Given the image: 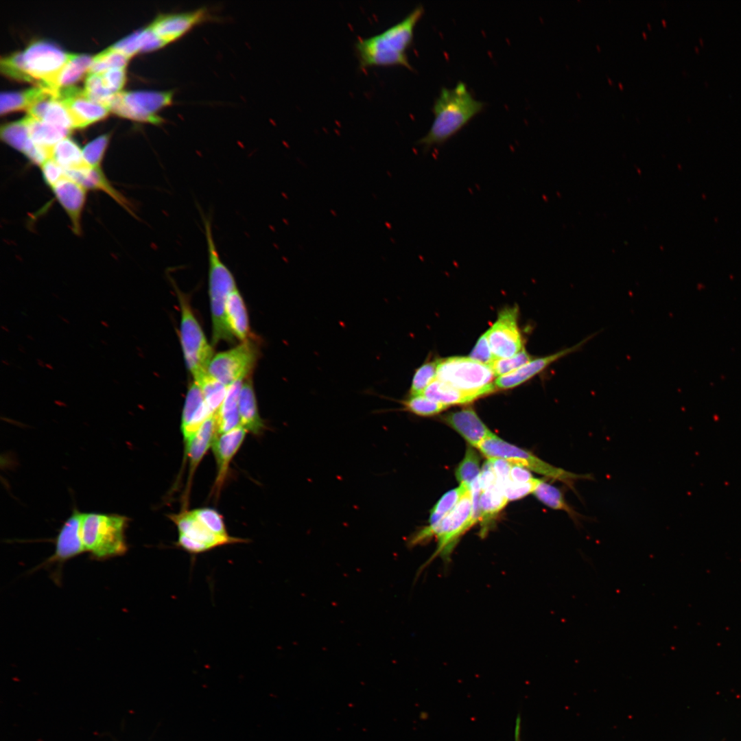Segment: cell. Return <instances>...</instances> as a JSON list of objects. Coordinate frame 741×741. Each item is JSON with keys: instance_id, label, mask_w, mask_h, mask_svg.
Segmentation results:
<instances>
[{"instance_id": "obj_1", "label": "cell", "mask_w": 741, "mask_h": 741, "mask_svg": "<svg viewBox=\"0 0 741 741\" xmlns=\"http://www.w3.org/2000/svg\"><path fill=\"white\" fill-rule=\"evenodd\" d=\"M423 12V6L418 5L402 20L381 32L357 38L354 51L359 68L366 70L372 67L403 66L412 70L406 51Z\"/></svg>"}, {"instance_id": "obj_2", "label": "cell", "mask_w": 741, "mask_h": 741, "mask_svg": "<svg viewBox=\"0 0 741 741\" xmlns=\"http://www.w3.org/2000/svg\"><path fill=\"white\" fill-rule=\"evenodd\" d=\"M484 106V102L473 97L462 82L453 89L443 87L434 102L432 124L417 144L425 150L443 144L480 113Z\"/></svg>"}, {"instance_id": "obj_3", "label": "cell", "mask_w": 741, "mask_h": 741, "mask_svg": "<svg viewBox=\"0 0 741 741\" xmlns=\"http://www.w3.org/2000/svg\"><path fill=\"white\" fill-rule=\"evenodd\" d=\"M209 261V292L212 320V343L220 341L233 342L226 316V304L229 294L237 287L231 271L222 260L215 242L211 220L202 217Z\"/></svg>"}, {"instance_id": "obj_4", "label": "cell", "mask_w": 741, "mask_h": 741, "mask_svg": "<svg viewBox=\"0 0 741 741\" xmlns=\"http://www.w3.org/2000/svg\"><path fill=\"white\" fill-rule=\"evenodd\" d=\"M129 519L115 513H82L81 535L86 550L95 560L126 554V530Z\"/></svg>"}, {"instance_id": "obj_5", "label": "cell", "mask_w": 741, "mask_h": 741, "mask_svg": "<svg viewBox=\"0 0 741 741\" xmlns=\"http://www.w3.org/2000/svg\"><path fill=\"white\" fill-rule=\"evenodd\" d=\"M494 377L489 366L469 357L438 360L436 379L477 399L495 392Z\"/></svg>"}, {"instance_id": "obj_6", "label": "cell", "mask_w": 741, "mask_h": 741, "mask_svg": "<svg viewBox=\"0 0 741 741\" xmlns=\"http://www.w3.org/2000/svg\"><path fill=\"white\" fill-rule=\"evenodd\" d=\"M487 458H501L546 478L572 486L574 481L588 480V474H578L555 467L532 453L504 441L496 434L484 440L478 447Z\"/></svg>"}, {"instance_id": "obj_7", "label": "cell", "mask_w": 741, "mask_h": 741, "mask_svg": "<svg viewBox=\"0 0 741 741\" xmlns=\"http://www.w3.org/2000/svg\"><path fill=\"white\" fill-rule=\"evenodd\" d=\"M180 306V342L188 369L198 378L207 372L213 351L208 343L189 304L188 297L181 292L171 279Z\"/></svg>"}, {"instance_id": "obj_8", "label": "cell", "mask_w": 741, "mask_h": 741, "mask_svg": "<svg viewBox=\"0 0 741 741\" xmlns=\"http://www.w3.org/2000/svg\"><path fill=\"white\" fill-rule=\"evenodd\" d=\"M23 70L27 82L58 91V80L71 54L48 42L30 43L23 51Z\"/></svg>"}, {"instance_id": "obj_9", "label": "cell", "mask_w": 741, "mask_h": 741, "mask_svg": "<svg viewBox=\"0 0 741 741\" xmlns=\"http://www.w3.org/2000/svg\"><path fill=\"white\" fill-rule=\"evenodd\" d=\"M174 96V90L119 91L113 95L109 109L133 120L161 124L164 119L158 112L172 105Z\"/></svg>"}, {"instance_id": "obj_10", "label": "cell", "mask_w": 741, "mask_h": 741, "mask_svg": "<svg viewBox=\"0 0 741 741\" xmlns=\"http://www.w3.org/2000/svg\"><path fill=\"white\" fill-rule=\"evenodd\" d=\"M478 521L479 518L473 513L470 489L463 495L454 509L430 532L427 541L435 537L437 545L435 552L422 568L437 556L448 561L460 537Z\"/></svg>"}, {"instance_id": "obj_11", "label": "cell", "mask_w": 741, "mask_h": 741, "mask_svg": "<svg viewBox=\"0 0 741 741\" xmlns=\"http://www.w3.org/2000/svg\"><path fill=\"white\" fill-rule=\"evenodd\" d=\"M169 517L178 530L176 546L192 555L200 554L219 546L248 541L245 539L222 537L213 533L194 516L191 510H182L178 513L170 514Z\"/></svg>"}, {"instance_id": "obj_12", "label": "cell", "mask_w": 741, "mask_h": 741, "mask_svg": "<svg viewBox=\"0 0 741 741\" xmlns=\"http://www.w3.org/2000/svg\"><path fill=\"white\" fill-rule=\"evenodd\" d=\"M257 359V351L247 340L226 351L215 355L207 372L224 385L228 386L244 379L251 371Z\"/></svg>"}, {"instance_id": "obj_13", "label": "cell", "mask_w": 741, "mask_h": 741, "mask_svg": "<svg viewBox=\"0 0 741 741\" xmlns=\"http://www.w3.org/2000/svg\"><path fill=\"white\" fill-rule=\"evenodd\" d=\"M518 307H506L486 331L491 349L496 358L512 357L523 349V340L518 327Z\"/></svg>"}, {"instance_id": "obj_14", "label": "cell", "mask_w": 741, "mask_h": 741, "mask_svg": "<svg viewBox=\"0 0 741 741\" xmlns=\"http://www.w3.org/2000/svg\"><path fill=\"white\" fill-rule=\"evenodd\" d=\"M213 20V16L207 8L195 10L160 14L148 25L166 45L180 38L194 27Z\"/></svg>"}, {"instance_id": "obj_15", "label": "cell", "mask_w": 741, "mask_h": 741, "mask_svg": "<svg viewBox=\"0 0 741 741\" xmlns=\"http://www.w3.org/2000/svg\"><path fill=\"white\" fill-rule=\"evenodd\" d=\"M56 98L67 108L74 128H83L105 117L109 108L84 95L83 89L72 85L60 88Z\"/></svg>"}, {"instance_id": "obj_16", "label": "cell", "mask_w": 741, "mask_h": 741, "mask_svg": "<svg viewBox=\"0 0 741 741\" xmlns=\"http://www.w3.org/2000/svg\"><path fill=\"white\" fill-rule=\"evenodd\" d=\"M593 337V334L571 347L563 349L548 355L532 358L529 362L517 370L498 377L494 381L496 390H508L522 384L543 371L554 362L580 350Z\"/></svg>"}, {"instance_id": "obj_17", "label": "cell", "mask_w": 741, "mask_h": 741, "mask_svg": "<svg viewBox=\"0 0 741 741\" xmlns=\"http://www.w3.org/2000/svg\"><path fill=\"white\" fill-rule=\"evenodd\" d=\"M82 516V513L75 508L64 521L56 537L54 552L49 562H65L86 552L81 535Z\"/></svg>"}, {"instance_id": "obj_18", "label": "cell", "mask_w": 741, "mask_h": 741, "mask_svg": "<svg viewBox=\"0 0 741 741\" xmlns=\"http://www.w3.org/2000/svg\"><path fill=\"white\" fill-rule=\"evenodd\" d=\"M247 432L242 425L239 426L217 436L211 445L217 465V475L213 489L216 495L220 493L224 483L230 463L242 446Z\"/></svg>"}, {"instance_id": "obj_19", "label": "cell", "mask_w": 741, "mask_h": 741, "mask_svg": "<svg viewBox=\"0 0 741 741\" xmlns=\"http://www.w3.org/2000/svg\"><path fill=\"white\" fill-rule=\"evenodd\" d=\"M52 190L56 200L70 219L72 231L82 232V214L86 199V189L67 175L55 184Z\"/></svg>"}, {"instance_id": "obj_20", "label": "cell", "mask_w": 741, "mask_h": 741, "mask_svg": "<svg viewBox=\"0 0 741 741\" xmlns=\"http://www.w3.org/2000/svg\"><path fill=\"white\" fill-rule=\"evenodd\" d=\"M442 419L460 434L470 446L477 449L484 440L495 434L471 408L448 413Z\"/></svg>"}, {"instance_id": "obj_21", "label": "cell", "mask_w": 741, "mask_h": 741, "mask_svg": "<svg viewBox=\"0 0 741 741\" xmlns=\"http://www.w3.org/2000/svg\"><path fill=\"white\" fill-rule=\"evenodd\" d=\"M215 414L210 416L198 430L185 440V456L189 461L187 491L190 489L193 475L207 450L217 437Z\"/></svg>"}, {"instance_id": "obj_22", "label": "cell", "mask_w": 741, "mask_h": 741, "mask_svg": "<svg viewBox=\"0 0 741 741\" xmlns=\"http://www.w3.org/2000/svg\"><path fill=\"white\" fill-rule=\"evenodd\" d=\"M212 414L201 390L193 381L188 389L181 416L180 430L183 440L194 434Z\"/></svg>"}, {"instance_id": "obj_23", "label": "cell", "mask_w": 741, "mask_h": 741, "mask_svg": "<svg viewBox=\"0 0 741 741\" xmlns=\"http://www.w3.org/2000/svg\"><path fill=\"white\" fill-rule=\"evenodd\" d=\"M470 489L460 484L457 488L445 493L430 511L429 524L415 532L408 541L410 547L427 541L430 532L454 509L463 495Z\"/></svg>"}, {"instance_id": "obj_24", "label": "cell", "mask_w": 741, "mask_h": 741, "mask_svg": "<svg viewBox=\"0 0 741 741\" xmlns=\"http://www.w3.org/2000/svg\"><path fill=\"white\" fill-rule=\"evenodd\" d=\"M67 175L87 189L100 190L109 195L130 214H134L131 204L115 189L101 168L86 166L79 169L67 172Z\"/></svg>"}, {"instance_id": "obj_25", "label": "cell", "mask_w": 741, "mask_h": 741, "mask_svg": "<svg viewBox=\"0 0 741 741\" xmlns=\"http://www.w3.org/2000/svg\"><path fill=\"white\" fill-rule=\"evenodd\" d=\"M241 425L254 435L261 434L265 423L261 418L251 379L243 382L239 399Z\"/></svg>"}, {"instance_id": "obj_26", "label": "cell", "mask_w": 741, "mask_h": 741, "mask_svg": "<svg viewBox=\"0 0 741 741\" xmlns=\"http://www.w3.org/2000/svg\"><path fill=\"white\" fill-rule=\"evenodd\" d=\"M243 382L239 380L228 386L225 398L214 414L217 436L241 426L239 399Z\"/></svg>"}, {"instance_id": "obj_27", "label": "cell", "mask_w": 741, "mask_h": 741, "mask_svg": "<svg viewBox=\"0 0 741 741\" xmlns=\"http://www.w3.org/2000/svg\"><path fill=\"white\" fill-rule=\"evenodd\" d=\"M27 115L47 123L71 130L73 124L63 103L55 97H49L32 105Z\"/></svg>"}, {"instance_id": "obj_28", "label": "cell", "mask_w": 741, "mask_h": 741, "mask_svg": "<svg viewBox=\"0 0 741 741\" xmlns=\"http://www.w3.org/2000/svg\"><path fill=\"white\" fill-rule=\"evenodd\" d=\"M57 92L41 86H36L20 91L3 92L1 93V114L21 109L27 110L40 100L56 96Z\"/></svg>"}, {"instance_id": "obj_29", "label": "cell", "mask_w": 741, "mask_h": 741, "mask_svg": "<svg viewBox=\"0 0 741 741\" xmlns=\"http://www.w3.org/2000/svg\"><path fill=\"white\" fill-rule=\"evenodd\" d=\"M23 119L32 141L51 152L59 141L68 137L71 130L37 119L29 115H26Z\"/></svg>"}, {"instance_id": "obj_30", "label": "cell", "mask_w": 741, "mask_h": 741, "mask_svg": "<svg viewBox=\"0 0 741 741\" xmlns=\"http://www.w3.org/2000/svg\"><path fill=\"white\" fill-rule=\"evenodd\" d=\"M226 316L233 336L245 342L249 334V323L244 300L235 287L228 295L226 304Z\"/></svg>"}, {"instance_id": "obj_31", "label": "cell", "mask_w": 741, "mask_h": 741, "mask_svg": "<svg viewBox=\"0 0 741 741\" xmlns=\"http://www.w3.org/2000/svg\"><path fill=\"white\" fill-rule=\"evenodd\" d=\"M508 502L502 489L497 484L481 491L480 495V534L484 537L489 526Z\"/></svg>"}, {"instance_id": "obj_32", "label": "cell", "mask_w": 741, "mask_h": 741, "mask_svg": "<svg viewBox=\"0 0 741 741\" xmlns=\"http://www.w3.org/2000/svg\"><path fill=\"white\" fill-rule=\"evenodd\" d=\"M51 158L59 164L66 172L89 166L84 160L82 149L68 137L59 141L53 147Z\"/></svg>"}, {"instance_id": "obj_33", "label": "cell", "mask_w": 741, "mask_h": 741, "mask_svg": "<svg viewBox=\"0 0 741 741\" xmlns=\"http://www.w3.org/2000/svg\"><path fill=\"white\" fill-rule=\"evenodd\" d=\"M532 493L544 505L565 512L574 521L577 522L581 518V515L567 502L565 495L558 487L540 480Z\"/></svg>"}, {"instance_id": "obj_34", "label": "cell", "mask_w": 741, "mask_h": 741, "mask_svg": "<svg viewBox=\"0 0 741 741\" xmlns=\"http://www.w3.org/2000/svg\"><path fill=\"white\" fill-rule=\"evenodd\" d=\"M427 398L449 406L469 403L477 398L435 379L421 394Z\"/></svg>"}, {"instance_id": "obj_35", "label": "cell", "mask_w": 741, "mask_h": 741, "mask_svg": "<svg viewBox=\"0 0 741 741\" xmlns=\"http://www.w3.org/2000/svg\"><path fill=\"white\" fill-rule=\"evenodd\" d=\"M0 136L3 141L24 155L34 145L23 119L1 125Z\"/></svg>"}, {"instance_id": "obj_36", "label": "cell", "mask_w": 741, "mask_h": 741, "mask_svg": "<svg viewBox=\"0 0 741 741\" xmlns=\"http://www.w3.org/2000/svg\"><path fill=\"white\" fill-rule=\"evenodd\" d=\"M194 382L201 390L209 410L215 414L225 398L228 386L213 377L208 372L194 379Z\"/></svg>"}, {"instance_id": "obj_37", "label": "cell", "mask_w": 741, "mask_h": 741, "mask_svg": "<svg viewBox=\"0 0 741 741\" xmlns=\"http://www.w3.org/2000/svg\"><path fill=\"white\" fill-rule=\"evenodd\" d=\"M92 57L86 54H71L59 75L58 89L71 86L78 80L84 72H87L92 62Z\"/></svg>"}, {"instance_id": "obj_38", "label": "cell", "mask_w": 741, "mask_h": 741, "mask_svg": "<svg viewBox=\"0 0 741 741\" xmlns=\"http://www.w3.org/2000/svg\"><path fill=\"white\" fill-rule=\"evenodd\" d=\"M480 458L473 447L468 446L464 456L455 471V475L460 484L471 489L473 483L480 474Z\"/></svg>"}, {"instance_id": "obj_39", "label": "cell", "mask_w": 741, "mask_h": 741, "mask_svg": "<svg viewBox=\"0 0 741 741\" xmlns=\"http://www.w3.org/2000/svg\"><path fill=\"white\" fill-rule=\"evenodd\" d=\"M402 409L419 416H431L449 406L431 400L423 395H409L399 401Z\"/></svg>"}, {"instance_id": "obj_40", "label": "cell", "mask_w": 741, "mask_h": 741, "mask_svg": "<svg viewBox=\"0 0 741 741\" xmlns=\"http://www.w3.org/2000/svg\"><path fill=\"white\" fill-rule=\"evenodd\" d=\"M130 58L109 47L92 57L87 73H102L110 69L125 68Z\"/></svg>"}, {"instance_id": "obj_41", "label": "cell", "mask_w": 741, "mask_h": 741, "mask_svg": "<svg viewBox=\"0 0 741 741\" xmlns=\"http://www.w3.org/2000/svg\"><path fill=\"white\" fill-rule=\"evenodd\" d=\"M83 93L88 98L100 103L108 108L111 99L115 94L104 86L100 73H88L85 79Z\"/></svg>"}, {"instance_id": "obj_42", "label": "cell", "mask_w": 741, "mask_h": 741, "mask_svg": "<svg viewBox=\"0 0 741 741\" xmlns=\"http://www.w3.org/2000/svg\"><path fill=\"white\" fill-rule=\"evenodd\" d=\"M438 360L423 364L416 369L409 389V395H421L436 379Z\"/></svg>"}, {"instance_id": "obj_43", "label": "cell", "mask_w": 741, "mask_h": 741, "mask_svg": "<svg viewBox=\"0 0 741 741\" xmlns=\"http://www.w3.org/2000/svg\"><path fill=\"white\" fill-rule=\"evenodd\" d=\"M194 516L213 533L222 536H230L226 530L222 516L216 510L203 507L191 510Z\"/></svg>"}, {"instance_id": "obj_44", "label": "cell", "mask_w": 741, "mask_h": 741, "mask_svg": "<svg viewBox=\"0 0 741 741\" xmlns=\"http://www.w3.org/2000/svg\"><path fill=\"white\" fill-rule=\"evenodd\" d=\"M532 360V356L524 348L516 355L506 358H496L491 364L495 377H500L511 373Z\"/></svg>"}, {"instance_id": "obj_45", "label": "cell", "mask_w": 741, "mask_h": 741, "mask_svg": "<svg viewBox=\"0 0 741 741\" xmlns=\"http://www.w3.org/2000/svg\"><path fill=\"white\" fill-rule=\"evenodd\" d=\"M108 139V134L99 135L86 144L82 149L84 160L89 166L100 168Z\"/></svg>"}, {"instance_id": "obj_46", "label": "cell", "mask_w": 741, "mask_h": 741, "mask_svg": "<svg viewBox=\"0 0 741 741\" xmlns=\"http://www.w3.org/2000/svg\"><path fill=\"white\" fill-rule=\"evenodd\" d=\"M539 480L536 478L530 482L520 484L509 479L501 488L508 501L515 500L532 493Z\"/></svg>"}, {"instance_id": "obj_47", "label": "cell", "mask_w": 741, "mask_h": 741, "mask_svg": "<svg viewBox=\"0 0 741 741\" xmlns=\"http://www.w3.org/2000/svg\"><path fill=\"white\" fill-rule=\"evenodd\" d=\"M469 357L489 366L496 359L491 349L486 331L478 338Z\"/></svg>"}, {"instance_id": "obj_48", "label": "cell", "mask_w": 741, "mask_h": 741, "mask_svg": "<svg viewBox=\"0 0 741 741\" xmlns=\"http://www.w3.org/2000/svg\"><path fill=\"white\" fill-rule=\"evenodd\" d=\"M109 47L130 58L137 52L141 51L142 44L140 31L138 30L136 32L128 35L110 45Z\"/></svg>"}, {"instance_id": "obj_49", "label": "cell", "mask_w": 741, "mask_h": 741, "mask_svg": "<svg viewBox=\"0 0 741 741\" xmlns=\"http://www.w3.org/2000/svg\"><path fill=\"white\" fill-rule=\"evenodd\" d=\"M40 169L43 180L50 188L67 176L65 170L51 158L47 160Z\"/></svg>"}, {"instance_id": "obj_50", "label": "cell", "mask_w": 741, "mask_h": 741, "mask_svg": "<svg viewBox=\"0 0 741 741\" xmlns=\"http://www.w3.org/2000/svg\"><path fill=\"white\" fill-rule=\"evenodd\" d=\"M104 86L116 93L120 91L125 82V68L110 69L100 73Z\"/></svg>"}, {"instance_id": "obj_51", "label": "cell", "mask_w": 741, "mask_h": 741, "mask_svg": "<svg viewBox=\"0 0 741 741\" xmlns=\"http://www.w3.org/2000/svg\"><path fill=\"white\" fill-rule=\"evenodd\" d=\"M491 460L497 477V484L502 487L509 479L513 464L501 458H488Z\"/></svg>"}, {"instance_id": "obj_52", "label": "cell", "mask_w": 741, "mask_h": 741, "mask_svg": "<svg viewBox=\"0 0 741 741\" xmlns=\"http://www.w3.org/2000/svg\"><path fill=\"white\" fill-rule=\"evenodd\" d=\"M479 480L481 491L488 489L497 484L496 475L493 469L491 462L488 458L481 469Z\"/></svg>"}, {"instance_id": "obj_53", "label": "cell", "mask_w": 741, "mask_h": 741, "mask_svg": "<svg viewBox=\"0 0 741 741\" xmlns=\"http://www.w3.org/2000/svg\"><path fill=\"white\" fill-rule=\"evenodd\" d=\"M510 479L516 483H528L534 480L530 471L522 467L513 464L510 471Z\"/></svg>"}, {"instance_id": "obj_54", "label": "cell", "mask_w": 741, "mask_h": 741, "mask_svg": "<svg viewBox=\"0 0 741 741\" xmlns=\"http://www.w3.org/2000/svg\"><path fill=\"white\" fill-rule=\"evenodd\" d=\"M521 719L520 714H518L517 718H516V720H515V732H514V741H521V736H520L521 735Z\"/></svg>"}]
</instances>
